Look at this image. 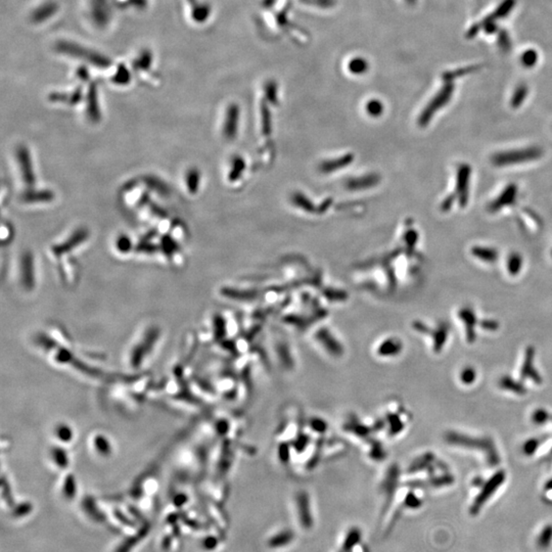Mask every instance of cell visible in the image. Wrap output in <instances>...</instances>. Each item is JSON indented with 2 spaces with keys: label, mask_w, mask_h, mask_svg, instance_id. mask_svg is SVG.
<instances>
[{
  "label": "cell",
  "mask_w": 552,
  "mask_h": 552,
  "mask_svg": "<svg viewBox=\"0 0 552 552\" xmlns=\"http://www.w3.org/2000/svg\"><path fill=\"white\" fill-rule=\"evenodd\" d=\"M97 103H96V96H95V92L94 91H91V93L89 94V104H88V112H89V116L93 119V120H97V118L99 117V112H98V107L96 106Z\"/></svg>",
  "instance_id": "cell-16"
},
{
  "label": "cell",
  "mask_w": 552,
  "mask_h": 552,
  "mask_svg": "<svg viewBox=\"0 0 552 552\" xmlns=\"http://www.w3.org/2000/svg\"><path fill=\"white\" fill-rule=\"evenodd\" d=\"M63 51L67 52V53H70V54H74V56H84V50H82L81 48H76L75 46L73 45H69V44H64L62 46V49ZM87 58H85L86 60L90 61L91 63H94L96 65H106L107 64V61L105 59H102V58H99L97 56H94V54H91V53H87L86 56Z\"/></svg>",
  "instance_id": "cell-11"
},
{
  "label": "cell",
  "mask_w": 552,
  "mask_h": 552,
  "mask_svg": "<svg viewBox=\"0 0 552 552\" xmlns=\"http://www.w3.org/2000/svg\"><path fill=\"white\" fill-rule=\"evenodd\" d=\"M403 348V342L398 336L383 335L374 341L371 354L378 361H392L402 354Z\"/></svg>",
  "instance_id": "cell-2"
},
{
  "label": "cell",
  "mask_w": 552,
  "mask_h": 552,
  "mask_svg": "<svg viewBox=\"0 0 552 552\" xmlns=\"http://www.w3.org/2000/svg\"><path fill=\"white\" fill-rule=\"evenodd\" d=\"M453 202H454V197H453V196H451V197L447 198V199H446V201H445V203H444V205L442 206V209H443L444 211H447V210L451 209V207H452V204H453Z\"/></svg>",
  "instance_id": "cell-21"
},
{
  "label": "cell",
  "mask_w": 552,
  "mask_h": 552,
  "mask_svg": "<svg viewBox=\"0 0 552 552\" xmlns=\"http://www.w3.org/2000/svg\"><path fill=\"white\" fill-rule=\"evenodd\" d=\"M507 270L511 275H516L521 269L522 266V259L517 253L511 254L507 259Z\"/></svg>",
  "instance_id": "cell-14"
},
{
  "label": "cell",
  "mask_w": 552,
  "mask_h": 552,
  "mask_svg": "<svg viewBox=\"0 0 552 552\" xmlns=\"http://www.w3.org/2000/svg\"><path fill=\"white\" fill-rule=\"evenodd\" d=\"M538 549L546 550L552 543V525L544 526L539 532L536 540Z\"/></svg>",
  "instance_id": "cell-12"
},
{
  "label": "cell",
  "mask_w": 552,
  "mask_h": 552,
  "mask_svg": "<svg viewBox=\"0 0 552 552\" xmlns=\"http://www.w3.org/2000/svg\"><path fill=\"white\" fill-rule=\"evenodd\" d=\"M472 169L470 165L462 164L457 169L456 173V195L459 205L464 208L468 203L470 196V183H471Z\"/></svg>",
  "instance_id": "cell-4"
},
{
  "label": "cell",
  "mask_w": 552,
  "mask_h": 552,
  "mask_svg": "<svg viewBox=\"0 0 552 552\" xmlns=\"http://www.w3.org/2000/svg\"><path fill=\"white\" fill-rule=\"evenodd\" d=\"M185 182H186L187 189H189L190 192H196L198 190L199 183H200V175H199L198 171H196V170L189 171L186 174Z\"/></svg>",
  "instance_id": "cell-15"
},
{
  "label": "cell",
  "mask_w": 552,
  "mask_h": 552,
  "mask_svg": "<svg viewBox=\"0 0 552 552\" xmlns=\"http://www.w3.org/2000/svg\"><path fill=\"white\" fill-rule=\"evenodd\" d=\"M303 2L314 5V6H319L322 8H328L334 5V0H303Z\"/></svg>",
  "instance_id": "cell-20"
},
{
  "label": "cell",
  "mask_w": 552,
  "mask_h": 552,
  "mask_svg": "<svg viewBox=\"0 0 552 552\" xmlns=\"http://www.w3.org/2000/svg\"><path fill=\"white\" fill-rule=\"evenodd\" d=\"M53 12H54V7H51V6L49 5V6H46V7L42 8L40 11H37V12H36V15H35V16H36L35 18H36L38 21H42V20H44V18H46L45 14L50 15V14H52Z\"/></svg>",
  "instance_id": "cell-18"
},
{
  "label": "cell",
  "mask_w": 552,
  "mask_h": 552,
  "mask_svg": "<svg viewBox=\"0 0 552 552\" xmlns=\"http://www.w3.org/2000/svg\"><path fill=\"white\" fill-rule=\"evenodd\" d=\"M87 235H88V233H87V231L85 229L78 230L77 232H75V234L71 235L68 240L64 241L59 246H56L53 249V252L56 253V255H61V254H64L65 252L67 253V252L75 249L79 243L83 242L86 239Z\"/></svg>",
  "instance_id": "cell-7"
},
{
  "label": "cell",
  "mask_w": 552,
  "mask_h": 552,
  "mask_svg": "<svg viewBox=\"0 0 552 552\" xmlns=\"http://www.w3.org/2000/svg\"><path fill=\"white\" fill-rule=\"evenodd\" d=\"M381 109H382L381 103L379 101H377V100H372L367 104V111L372 115L379 114L381 112Z\"/></svg>",
  "instance_id": "cell-19"
},
{
  "label": "cell",
  "mask_w": 552,
  "mask_h": 552,
  "mask_svg": "<svg viewBox=\"0 0 552 552\" xmlns=\"http://www.w3.org/2000/svg\"><path fill=\"white\" fill-rule=\"evenodd\" d=\"M348 69L354 75H361L368 69V63L362 58H355L348 64Z\"/></svg>",
  "instance_id": "cell-13"
},
{
  "label": "cell",
  "mask_w": 552,
  "mask_h": 552,
  "mask_svg": "<svg viewBox=\"0 0 552 552\" xmlns=\"http://www.w3.org/2000/svg\"><path fill=\"white\" fill-rule=\"evenodd\" d=\"M542 150L538 148H528L523 150L505 151L495 154L492 157L493 165L497 167H505L517 165L519 163H526L538 160L542 157Z\"/></svg>",
  "instance_id": "cell-3"
},
{
  "label": "cell",
  "mask_w": 552,
  "mask_h": 552,
  "mask_svg": "<svg viewBox=\"0 0 552 552\" xmlns=\"http://www.w3.org/2000/svg\"><path fill=\"white\" fill-rule=\"evenodd\" d=\"M407 2H408V3H412V2H414V0H407Z\"/></svg>",
  "instance_id": "cell-22"
},
{
  "label": "cell",
  "mask_w": 552,
  "mask_h": 552,
  "mask_svg": "<svg viewBox=\"0 0 552 552\" xmlns=\"http://www.w3.org/2000/svg\"><path fill=\"white\" fill-rule=\"evenodd\" d=\"M310 341L322 356L330 360H340L346 354V346L343 339L336 329L328 325L315 327L310 336Z\"/></svg>",
  "instance_id": "cell-1"
},
{
  "label": "cell",
  "mask_w": 552,
  "mask_h": 552,
  "mask_svg": "<svg viewBox=\"0 0 552 552\" xmlns=\"http://www.w3.org/2000/svg\"><path fill=\"white\" fill-rule=\"evenodd\" d=\"M22 264H21V272H22V280L26 284H31L34 280V261L32 258V255L30 253H26L22 258Z\"/></svg>",
  "instance_id": "cell-8"
},
{
  "label": "cell",
  "mask_w": 552,
  "mask_h": 552,
  "mask_svg": "<svg viewBox=\"0 0 552 552\" xmlns=\"http://www.w3.org/2000/svg\"><path fill=\"white\" fill-rule=\"evenodd\" d=\"M53 197L49 190H30L23 196V199L28 203H44L52 201Z\"/></svg>",
  "instance_id": "cell-10"
},
{
  "label": "cell",
  "mask_w": 552,
  "mask_h": 552,
  "mask_svg": "<svg viewBox=\"0 0 552 552\" xmlns=\"http://www.w3.org/2000/svg\"><path fill=\"white\" fill-rule=\"evenodd\" d=\"M517 195V187L514 184H509L504 188V190L489 205V211L495 213L506 206H510L515 202Z\"/></svg>",
  "instance_id": "cell-6"
},
{
  "label": "cell",
  "mask_w": 552,
  "mask_h": 552,
  "mask_svg": "<svg viewBox=\"0 0 552 552\" xmlns=\"http://www.w3.org/2000/svg\"><path fill=\"white\" fill-rule=\"evenodd\" d=\"M472 255L486 263H494L498 259L497 251L493 247L487 246H474L472 249Z\"/></svg>",
  "instance_id": "cell-9"
},
{
  "label": "cell",
  "mask_w": 552,
  "mask_h": 552,
  "mask_svg": "<svg viewBox=\"0 0 552 552\" xmlns=\"http://www.w3.org/2000/svg\"><path fill=\"white\" fill-rule=\"evenodd\" d=\"M117 246H118V249H119L121 252L126 253V252H128V251L130 250V247H131V242H130V240H129L128 237H126V236H121V237L118 239V241H117Z\"/></svg>",
  "instance_id": "cell-17"
},
{
  "label": "cell",
  "mask_w": 552,
  "mask_h": 552,
  "mask_svg": "<svg viewBox=\"0 0 552 552\" xmlns=\"http://www.w3.org/2000/svg\"><path fill=\"white\" fill-rule=\"evenodd\" d=\"M18 161L20 165V170L24 179V182L31 186L35 183V175L32 167V161L28 150L25 147H21L18 150Z\"/></svg>",
  "instance_id": "cell-5"
}]
</instances>
